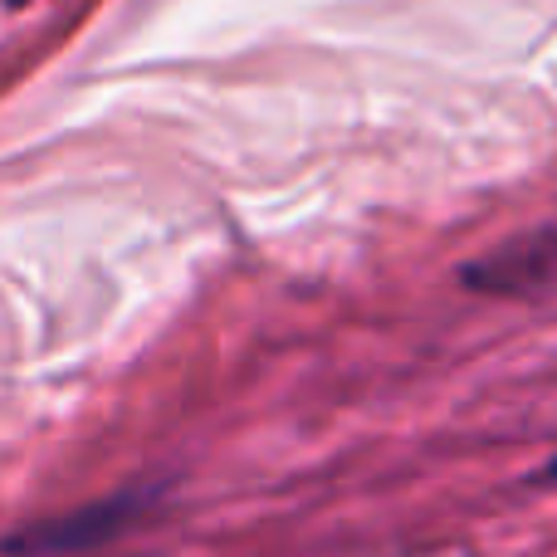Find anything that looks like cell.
I'll use <instances>...</instances> for the list:
<instances>
[{
  "label": "cell",
  "instance_id": "6da1fadb",
  "mask_svg": "<svg viewBox=\"0 0 557 557\" xmlns=\"http://www.w3.org/2000/svg\"><path fill=\"white\" fill-rule=\"evenodd\" d=\"M152 509V494L133 490V494H113L103 504H88V509H74L64 519H45V523H25L15 539H5L10 557H64V553H88L98 543L127 533L143 513Z\"/></svg>",
  "mask_w": 557,
  "mask_h": 557
},
{
  "label": "cell",
  "instance_id": "7a4b0ae2",
  "mask_svg": "<svg viewBox=\"0 0 557 557\" xmlns=\"http://www.w3.org/2000/svg\"><path fill=\"white\" fill-rule=\"evenodd\" d=\"M465 284L480 294H548L557 288V221L513 235L484 260L465 264Z\"/></svg>",
  "mask_w": 557,
  "mask_h": 557
},
{
  "label": "cell",
  "instance_id": "3957f363",
  "mask_svg": "<svg viewBox=\"0 0 557 557\" xmlns=\"http://www.w3.org/2000/svg\"><path fill=\"white\" fill-rule=\"evenodd\" d=\"M543 480H553V484H557V460L548 465V470H543Z\"/></svg>",
  "mask_w": 557,
  "mask_h": 557
},
{
  "label": "cell",
  "instance_id": "277c9868",
  "mask_svg": "<svg viewBox=\"0 0 557 557\" xmlns=\"http://www.w3.org/2000/svg\"><path fill=\"white\" fill-rule=\"evenodd\" d=\"M5 5H25V0H5Z\"/></svg>",
  "mask_w": 557,
  "mask_h": 557
}]
</instances>
